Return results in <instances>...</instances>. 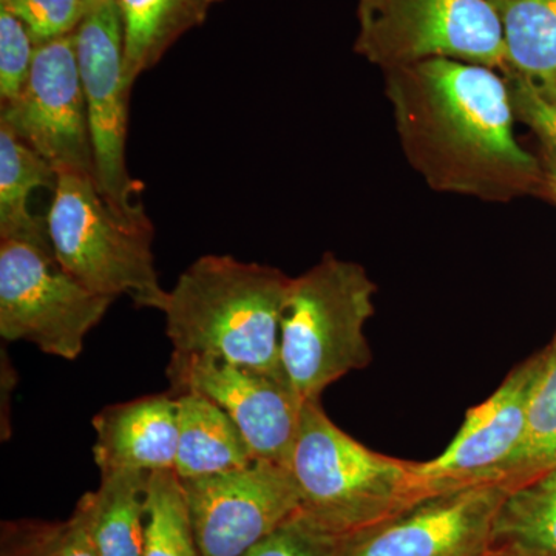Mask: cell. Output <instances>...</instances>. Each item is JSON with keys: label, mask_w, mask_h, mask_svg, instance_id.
<instances>
[{"label": "cell", "mask_w": 556, "mask_h": 556, "mask_svg": "<svg viewBox=\"0 0 556 556\" xmlns=\"http://www.w3.org/2000/svg\"><path fill=\"white\" fill-rule=\"evenodd\" d=\"M402 152L428 188L507 203L548 190L546 169L518 141L506 75L453 60L383 72Z\"/></svg>", "instance_id": "obj_1"}, {"label": "cell", "mask_w": 556, "mask_h": 556, "mask_svg": "<svg viewBox=\"0 0 556 556\" xmlns=\"http://www.w3.org/2000/svg\"><path fill=\"white\" fill-rule=\"evenodd\" d=\"M292 277L232 255H204L167 291L161 313L174 353L283 372L280 329Z\"/></svg>", "instance_id": "obj_2"}, {"label": "cell", "mask_w": 556, "mask_h": 556, "mask_svg": "<svg viewBox=\"0 0 556 556\" xmlns=\"http://www.w3.org/2000/svg\"><path fill=\"white\" fill-rule=\"evenodd\" d=\"M300 511L336 536L380 525L431 495L416 463L372 452L308 401L287 464Z\"/></svg>", "instance_id": "obj_3"}, {"label": "cell", "mask_w": 556, "mask_h": 556, "mask_svg": "<svg viewBox=\"0 0 556 556\" xmlns=\"http://www.w3.org/2000/svg\"><path fill=\"white\" fill-rule=\"evenodd\" d=\"M376 292L364 266L331 252L292 277L281 316L280 364L303 401H320L332 383L368 367L365 328L375 316Z\"/></svg>", "instance_id": "obj_4"}, {"label": "cell", "mask_w": 556, "mask_h": 556, "mask_svg": "<svg viewBox=\"0 0 556 556\" xmlns=\"http://www.w3.org/2000/svg\"><path fill=\"white\" fill-rule=\"evenodd\" d=\"M54 255L84 287L104 298L126 295L138 308L163 311L153 233L129 228L108 206L93 178L58 172L47 214Z\"/></svg>", "instance_id": "obj_5"}, {"label": "cell", "mask_w": 556, "mask_h": 556, "mask_svg": "<svg viewBox=\"0 0 556 556\" xmlns=\"http://www.w3.org/2000/svg\"><path fill=\"white\" fill-rule=\"evenodd\" d=\"M354 51L383 72L430 60L508 75L500 17L489 0H358Z\"/></svg>", "instance_id": "obj_6"}, {"label": "cell", "mask_w": 556, "mask_h": 556, "mask_svg": "<svg viewBox=\"0 0 556 556\" xmlns=\"http://www.w3.org/2000/svg\"><path fill=\"white\" fill-rule=\"evenodd\" d=\"M76 58L87 113L94 182L108 206L129 228L153 233L139 203L141 182L127 167L126 146L131 90L124 84V22L116 0H89L75 30Z\"/></svg>", "instance_id": "obj_7"}, {"label": "cell", "mask_w": 556, "mask_h": 556, "mask_svg": "<svg viewBox=\"0 0 556 556\" xmlns=\"http://www.w3.org/2000/svg\"><path fill=\"white\" fill-rule=\"evenodd\" d=\"M115 300L90 291L62 268L53 248L0 240V336L75 361Z\"/></svg>", "instance_id": "obj_8"}, {"label": "cell", "mask_w": 556, "mask_h": 556, "mask_svg": "<svg viewBox=\"0 0 556 556\" xmlns=\"http://www.w3.org/2000/svg\"><path fill=\"white\" fill-rule=\"evenodd\" d=\"M511 479L442 490L340 540L338 556H485Z\"/></svg>", "instance_id": "obj_9"}, {"label": "cell", "mask_w": 556, "mask_h": 556, "mask_svg": "<svg viewBox=\"0 0 556 556\" xmlns=\"http://www.w3.org/2000/svg\"><path fill=\"white\" fill-rule=\"evenodd\" d=\"M181 484L201 556L244 555L300 511L288 467L266 460Z\"/></svg>", "instance_id": "obj_10"}, {"label": "cell", "mask_w": 556, "mask_h": 556, "mask_svg": "<svg viewBox=\"0 0 556 556\" xmlns=\"http://www.w3.org/2000/svg\"><path fill=\"white\" fill-rule=\"evenodd\" d=\"M166 375L175 396L200 394L225 409L239 426L255 460L287 467L306 402L283 372L172 353Z\"/></svg>", "instance_id": "obj_11"}, {"label": "cell", "mask_w": 556, "mask_h": 556, "mask_svg": "<svg viewBox=\"0 0 556 556\" xmlns=\"http://www.w3.org/2000/svg\"><path fill=\"white\" fill-rule=\"evenodd\" d=\"M0 109V123L7 124L56 172H76L94 179L75 33L36 47L27 84L16 100Z\"/></svg>", "instance_id": "obj_12"}, {"label": "cell", "mask_w": 556, "mask_h": 556, "mask_svg": "<svg viewBox=\"0 0 556 556\" xmlns=\"http://www.w3.org/2000/svg\"><path fill=\"white\" fill-rule=\"evenodd\" d=\"M540 362L541 353L518 365L492 396L468 409L463 427L441 455L416 463L417 475L431 493L510 479L507 468L525 438L527 405Z\"/></svg>", "instance_id": "obj_13"}, {"label": "cell", "mask_w": 556, "mask_h": 556, "mask_svg": "<svg viewBox=\"0 0 556 556\" xmlns=\"http://www.w3.org/2000/svg\"><path fill=\"white\" fill-rule=\"evenodd\" d=\"M93 457L101 473L118 470H175L179 404L174 394H155L102 408L91 420Z\"/></svg>", "instance_id": "obj_14"}, {"label": "cell", "mask_w": 556, "mask_h": 556, "mask_svg": "<svg viewBox=\"0 0 556 556\" xmlns=\"http://www.w3.org/2000/svg\"><path fill=\"white\" fill-rule=\"evenodd\" d=\"M177 397L179 437L174 471L181 481L229 473L255 463L247 439L225 409L200 394Z\"/></svg>", "instance_id": "obj_15"}, {"label": "cell", "mask_w": 556, "mask_h": 556, "mask_svg": "<svg viewBox=\"0 0 556 556\" xmlns=\"http://www.w3.org/2000/svg\"><path fill=\"white\" fill-rule=\"evenodd\" d=\"M222 0H116L124 22V84L155 67L185 33L206 21Z\"/></svg>", "instance_id": "obj_16"}, {"label": "cell", "mask_w": 556, "mask_h": 556, "mask_svg": "<svg viewBox=\"0 0 556 556\" xmlns=\"http://www.w3.org/2000/svg\"><path fill=\"white\" fill-rule=\"evenodd\" d=\"M58 172L7 124L0 123V240L51 247L47 218L30 211L31 193L56 188Z\"/></svg>", "instance_id": "obj_17"}, {"label": "cell", "mask_w": 556, "mask_h": 556, "mask_svg": "<svg viewBox=\"0 0 556 556\" xmlns=\"http://www.w3.org/2000/svg\"><path fill=\"white\" fill-rule=\"evenodd\" d=\"M500 17L508 75L556 104V0H489Z\"/></svg>", "instance_id": "obj_18"}, {"label": "cell", "mask_w": 556, "mask_h": 556, "mask_svg": "<svg viewBox=\"0 0 556 556\" xmlns=\"http://www.w3.org/2000/svg\"><path fill=\"white\" fill-rule=\"evenodd\" d=\"M490 552L556 556V467L507 493L493 525Z\"/></svg>", "instance_id": "obj_19"}, {"label": "cell", "mask_w": 556, "mask_h": 556, "mask_svg": "<svg viewBox=\"0 0 556 556\" xmlns=\"http://www.w3.org/2000/svg\"><path fill=\"white\" fill-rule=\"evenodd\" d=\"M149 481L148 471H109L89 492L91 532L101 556H142Z\"/></svg>", "instance_id": "obj_20"}, {"label": "cell", "mask_w": 556, "mask_h": 556, "mask_svg": "<svg viewBox=\"0 0 556 556\" xmlns=\"http://www.w3.org/2000/svg\"><path fill=\"white\" fill-rule=\"evenodd\" d=\"M556 467V336L541 353L530 390L525 438L507 468V477L525 482Z\"/></svg>", "instance_id": "obj_21"}, {"label": "cell", "mask_w": 556, "mask_h": 556, "mask_svg": "<svg viewBox=\"0 0 556 556\" xmlns=\"http://www.w3.org/2000/svg\"><path fill=\"white\" fill-rule=\"evenodd\" d=\"M142 556H201L185 489L174 470L150 473Z\"/></svg>", "instance_id": "obj_22"}, {"label": "cell", "mask_w": 556, "mask_h": 556, "mask_svg": "<svg viewBox=\"0 0 556 556\" xmlns=\"http://www.w3.org/2000/svg\"><path fill=\"white\" fill-rule=\"evenodd\" d=\"M89 0H0L30 33L35 46L72 35L86 14Z\"/></svg>", "instance_id": "obj_23"}, {"label": "cell", "mask_w": 556, "mask_h": 556, "mask_svg": "<svg viewBox=\"0 0 556 556\" xmlns=\"http://www.w3.org/2000/svg\"><path fill=\"white\" fill-rule=\"evenodd\" d=\"M36 46L20 17L0 7V105L20 97L30 76Z\"/></svg>", "instance_id": "obj_24"}, {"label": "cell", "mask_w": 556, "mask_h": 556, "mask_svg": "<svg viewBox=\"0 0 556 556\" xmlns=\"http://www.w3.org/2000/svg\"><path fill=\"white\" fill-rule=\"evenodd\" d=\"M340 540L299 511L241 556H338Z\"/></svg>", "instance_id": "obj_25"}, {"label": "cell", "mask_w": 556, "mask_h": 556, "mask_svg": "<svg viewBox=\"0 0 556 556\" xmlns=\"http://www.w3.org/2000/svg\"><path fill=\"white\" fill-rule=\"evenodd\" d=\"M65 521H7L2 525L0 556H53Z\"/></svg>", "instance_id": "obj_26"}, {"label": "cell", "mask_w": 556, "mask_h": 556, "mask_svg": "<svg viewBox=\"0 0 556 556\" xmlns=\"http://www.w3.org/2000/svg\"><path fill=\"white\" fill-rule=\"evenodd\" d=\"M518 119L527 124L546 148L556 150V104L518 76H507Z\"/></svg>", "instance_id": "obj_27"}, {"label": "cell", "mask_w": 556, "mask_h": 556, "mask_svg": "<svg viewBox=\"0 0 556 556\" xmlns=\"http://www.w3.org/2000/svg\"><path fill=\"white\" fill-rule=\"evenodd\" d=\"M53 556H101L91 532L89 493L80 497L72 517L65 521Z\"/></svg>", "instance_id": "obj_28"}, {"label": "cell", "mask_w": 556, "mask_h": 556, "mask_svg": "<svg viewBox=\"0 0 556 556\" xmlns=\"http://www.w3.org/2000/svg\"><path fill=\"white\" fill-rule=\"evenodd\" d=\"M546 174L548 192L554 197L556 203V150L546 148Z\"/></svg>", "instance_id": "obj_29"}, {"label": "cell", "mask_w": 556, "mask_h": 556, "mask_svg": "<svg viewBox=\"0 0 556 556\" xmlns=\"http://www.w3.org/2000/svg\"><path fill=\"white\" fill-rule=\"evenodd\" d=\"M485 556H501V555L495 554V552H489V554H486Z\"/></svg>", "instance_id": "obj_30"}]
</instances>
